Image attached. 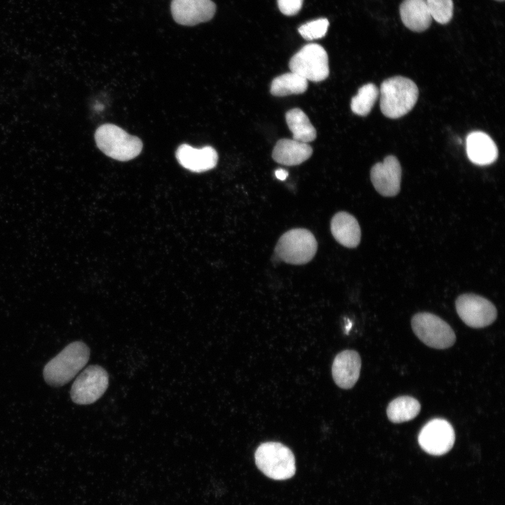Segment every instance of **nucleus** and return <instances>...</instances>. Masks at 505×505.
Listing matches in <instances>:
<instances>
[{
	"label": "nucleus",
	"mask_w": 505,
	"mask_h": 505,
	"mask_svg": "<svg viewBox=\"0 0 505 505\" xmlns=\"http://www.w3.org/2000/svg\"><path fill=\"white\" fill-rule=\"evenodd\" d=\"M178 163L184 168L195 173H201L215 167L218 160L216 150L206 146L201 149L183 144L178 147L175 153Z\"/></svg>",
	"instance_id": "obj_14"
},
{
	"label": "nucleus",
	"mask_w": 505,
	"mask_h": 505,
	"mask_svg": "<svg viewBox=\"0 0 505 505\" xmlns=\"http://www.w3.org/2000/svg\"><path fill=\"white\" fill-rule=\"evenodd\" d=\"M330 229L335 239L344 247L354 248L360 243L361 227L357 220L349 213H336L331 220Z\"/></svg>",
	"instance_id": "obj_16"
},
{
	"label": "nucleus",
	"mask_w": 505,
	"mask_h": 505,
	"mask_svg": "<svg viewBox=\"0 0 505 505\" xmlns=\"http://www.w3.org/2000/svg\"><path fill=\"white\" fill-rule=\"evenodd\" d=\"M170 10L177 23L194 26L210 20L216 5L211 0H172Z\"/></svg>",
	"instance_id": "obj_12"
},
{
	"label": "nucleus",
	"mask_w": 505,
	"mask_h": 505,
	"mask_svg": "<svg viewBox=\"0 0 505 505\" xmlns=\"http://www.w3.org/2000/svg\"><path fill=\"white\" fill-rule=\"evenodd\" d=\"M426 2L431 18L437 22L445 25L451 20L454 9L452 0H426Z\"/></svg>",
	"instance_id": "obj_23"
},
{
	"label": "nucleus",
	"mask_w": 505,
	"mask_h": 505,
	"mask_svg": "<svg viewBox=\"0 0 505 505\" xmlns=\"http://www.w3.org/2000/svg\"><path fill=\"white\" fill-rule=\"evenodd\" d=\"M289 67L292 72L307 81H323L330 72L328 53L319 44H307L290 58Z\"/></svg>",
	"instance_id": "obj_7"
},
{
	"label": "nucleus",
	"mask_w": 505,
	"mask_h": 505,
	"mask_svg": "<svg viewBox=\"0 0 505 505\" xmlns=\"http://www.w3.org/2000/svg\"><path fill=\"white\" fill-rule=\"evenodd\" d=\"M328 27L329 22L326 18H319L301 25L298 28V32L304 39L314 40L323 37Z\"/></svg>",
	"instance_id": "obj_24"
},
{
	"label": "nucleus",
	"mask_w": 505,
	"mask_h": 505,
	"mask_svg": "<svg viewBox=\"0 0 505 505\" xmlns=\"http://www.w3.org/2000/svg\"><path fill=\"white\" fill-rule=\"evenodd\" d=\"M421 405L415 398L399 396L391 400L386 408L389 419L393 423H402L413 419L419 413Z\"/></svg>",
	"instance_id": "obj_20"
},
{
	"label": "nucleus",
	"mask_w": 505,
	"mask_h": 505,
	"mask_svg": "<svg viewBox=\"0 0 505 505\" xmlns=\"http://www.w3.org/2000/svg\"><path fill=\"white\" fill-rule=\"evenodd\" d=\"M401 174L398 160L393 156H388L383 162L377 163L372 167L370 180L379 194L392 197L400 191Z\"/></svg>",
	"instance_id": "obj_11"
},
{
	"label": "nucleus",
	"mask_w": 505,
	"mask_h": 505,
	"mask_svg": "<svg viewBox=\"0 0 505 505\" xmlns=\"http://www.w3.org/2000/svg\"><path fill=\"white\" fill-rule=\"evenodd\" d=\"M314 234L306 229H292L284 233L275 247V254L281 261L292 264L310 262L317 251Z\"/></svg>",
	"instance_id": "obj_5"
},
{
	"label": "nucleus",
	"mask_w": 505,
	"mask_h": 505,
	"mask_svg": "<svg viewBox=\"0 0 505 505\" xmlns=\"http://www.w3.org/2000/svg\"><path fill=\"white\" fill-rule=\"evenodd\" d=\"M454 431L445 419L436 418L428 422L421 429L418 443L426 452L432 455H442L448 452L454 445Z\"/></svg>",
	"instance_id": "obj_10"
},
{
	"label": "nucleus",
	"mask_w": 505,
	"mask_h": 505,
	"mask_svg": "<svg viewBox=\"0 0 505 505\" xmlns=\"http://www.w3.org/2000/svg\"><path fill=\"white\" fill-rule=\"evenodd\" d=\"M95 140L97 147L105 154L120 161L135 158L142 149L140 138L111 123L98 127L95 133Z\"/></svg>",
	"instance_id": "obj_3"
},
{
	"label": "nucleus",
	"mask_w": 505,
	"mask_h": 505,
	"mask_svg": "<svg viewBox=\"0 0 505 505\" xmlns=\"http://www.w3.org/2000/svg\"><path fill=\"white\" fill-rule=\"evenodd\" d=\"M275 175L276 178H278L280 180H284L287 178L288 175V173L287 170L283 169H278L275 171Z\"/></svg>",
	"instance_id": "obj_26"
},
{
	"label": "nucleus",
	"mask_w": 505,
	"mask_h": 505,
	"mask_svg": "<svg viewBox=\"0 0 505 505\" xmlns=\"http://www.w3.org/2000/svg\"><path fill=\"white\" fill-rule=\"evenodd\" d=\"M400 15L404 25L416 32L425 31L431 23L426 0H404L400 6Z\"/></svg>",
	"instance_id": "obj_18"
},
{
	"label": "nucleus",
	"mask_w": 505,
	"mask_h": 505,
	"mask_svg": "<svg viewBox=\"0 0 505 505\" xmlns=\"http://www.w3.org/2000/svg\"><path fill=\"white\" fill-rule=\"evenodd\" d=\"M280 11L285 15H296L302 8L303 0H277Z\"/></svg>",
	"instance_id": "obj_25"
},
{
	"label": "nucleus",
	"mask_w": 505,
	"mask_h": 505,
	"mask_svg": "<svg viewBox=\"0 0 505 505\" xmlns=\"http://www.w3.org/2000/svg\"><path fill=\"white\" fill-rule=\"evenodd\" d=\"M287 125L292 133V139L308 143L316 137V130L309 117L299 108H294L285 114Z\"/></svg>",
	"instance_id": "obj_19"
},
{
	"label": "nucleus",
	"mask_w": 505,
	"mask_h": 505,
	"mask_svg": "<svg viewBox=\"0 0 505 505\" xmlns=\"http://www.w3.org/2000/svg\"><path fill=\"white\" fill-rule=\"evenodd\" d=\"M108 384L107 371L100 365H90L73 383L70 391L71 398L76 404H91L104 394Z\"/></svg>",
	"instance_id": "obj_9"
},
{
	"label": "nucleus",
	"mask_w": 505,
	"mask_h": 505,
	"mask_svg": "<svg viewBox=\"0 0 505 505\" xmlns=\"http://www.w3.org/2000/svg\"><path fill=\"white\" fill-rule=\"evenodd\" d=\"M411 326L417 337L431 348L447 349L456 341L455 333L450 325L431 313L415 314L411 319Z\"/></svg>",
	"instance_id": "obj_6"
},
{
	"label": "nucleus",
	"mask_w": 505,
	"mask_h": 505,
	"mask_svg": "<svg viewBox=\"0 0 505 505\" xmlns=\"http://www.w3.org/2000/svg\"><path fill=\"white\" fill-rule=\"evenodd\" d=\"M313 149L308 143L293 139H281L275 144L273 159L284 166H297L309 159Z\"/></svg>",
	"instance_id": "obj_17"
},
{
	"label": "nucleus",
	"mask_w": 505,
	"mask_h": 505,
	"mask_svg": "<svg viewBox=\"0 0 505 505\" xmlns=\"http://www.w3.org/2000/svg\"><path fill=\"white\" fill-rule=\"evenodd\" d=\"M308 88V81L292 72L281 74L273 79L270 93L274 96L283 97L293 94H302Z\"/></svg>",
	"instance_id": "obj_21"
},
{
	"label": "nucleus",
	"mask_w": 505,
	"mask_h": 505,
	"mask_svg": "<svg viewBox=\"0 0 505 505\" xmlns=\"http://www.w3.org/2000/svg\"><path fill=\"white\" fill-rule=\"evenodd\" d=\"M456 311L462 321L473 328H482L497 318L495 306L487 299L473 293H464L455 301Z\"/></svg>",
	"instance_id": "obj_8"
},
{
	"label": "nucleus",
	"mask_w": 505,
	"mask_h": 505,
	"mask_svg": "<svg viewBox=\"0 0 505 505\" xmlns=\"http://www.w3.org/2000/svg\"><path fill=\"white\" fill-rule=\"evenodd\" d=\"M497 1H504V0H497Z\"/></svg>",
	"instance_id": "obj_27"
},
{
	"label": "nucleus",
	"mask_w": 505,
	"mask_h": 505,
	"mask_svg": "<svg viewBox=\"0 0 505 505\" xmlns=\"http://www.w3.org/2000/svg\"><path fill=\"white\" fill-rule=\"evenodd\" d=\"M419 90L414 81L396 76L384 80L380 86V109L390 119L408 114L417 102Z\"/></svg>",
	"instance_id": "obj_2"
},
{
	"label": "nucleus",
	"mask_w": 505,
	"mask_h": 505,
	"mask_svg": "<svg viewBox=\"0 0 505 505\" xmlns=\"http://www.w3.org/2000/svg\"><path fill=\"white\" fill-rule=\"evenodd\" d=\"M89 357L90 349L85 343H70L45 365L46 382L53 386L65 384L85 366Z\"/></svg>",
	"instance_id": "obj_1"
},
{
	"label": "nucleus",
	"mask_w": 505,
	"mask_h": 505,
	"mask_svg": "<svg viewBox=\"0 0 505 505\" xmlns=\"http://www.w3.org/2000/svg\"><path fill=\"white\" fill-rule=\"evenodd\" d=\"M255 460L257 468L274 480L289 479L296 471L292 452L281 443L265 442L260 444L255 452Z\"/></svg>",
	"instance_id": "obj_4"
},
{
	"label": "nucleus",
	"mask_w": 505,
	"mask_h": 505,
	"mask_svg": "<svg viewBox=\"0 0 505 505\" xmlns=\"http://www.w3.org/2000/svg\"><path fill=\"white\" fill-rule=\"evenodd\" d=\"M361 368L359 354L354 350H344L335 357L332 375L335 384L344 389L352 388L358 381Z\"/></svg>",
	"instance_id": "obj_13"
},
{
	"label": "nucleus",
	"mask_w": 505,
	"mask_h": 505,
	"mask_svg": "<svg viewBox=\"0 0 505 505\" xmlns=\"http://www.w3.org/2000/svg\"><path fill=\"white\" fill-rule=\"evenodd\" d=\"M466 150L469 160L478 166L492 163L498 157V149L492 139L481 131L470 133L466 140Z\"/></svg>",
	"instance_id": "obj_15"
},
{
	"label": "nucleus",
	"mask_w": 505,
	"mask_h": 505,
	"mask_svg": "<svg viewBox=\"0 0 505 505\" xmlns=\"http://www.w3.org/2000/svg\"><path fill=\"white\" fill-rule=\"evenodd\" d=\"M378 95L379 90L375 84L369 83L363 85L351 99V111L359 116H367L373 107Z\"/></svg>",
	"instance_id": "obj_22"
}]
</instances>
